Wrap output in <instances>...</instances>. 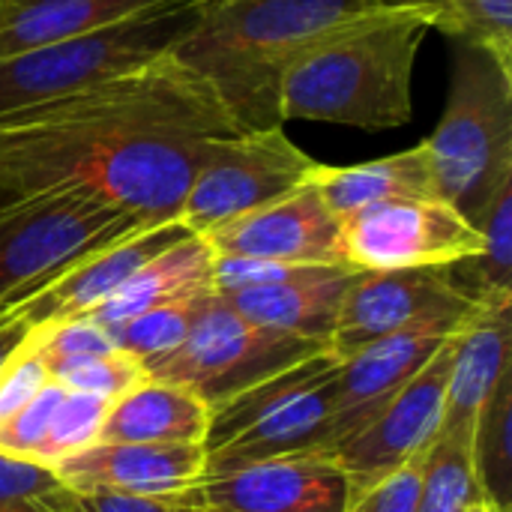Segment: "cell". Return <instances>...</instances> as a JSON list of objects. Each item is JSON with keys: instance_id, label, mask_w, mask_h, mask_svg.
I'll list each match as a JSON object with an SVG mask.
<instances>
[{"instance_id": "e0dca14e", "label": "cell", "mask_w": 512, "mask_h": 512, "mask_svg": "<svg viewBox=\"0 0 512 512\" xmlns=\"http://www.w3.org/2000/svg\"><path fill=\"white\" fill-rule=\"evenodd\" d=\"M183 237H189V231L177 219L147 225L135 234H126V237L84 255L81 261H75L42 294L30 297L18 309L33 324V330L54 327L69 318H81V315L93 312L99 303H105L150 258L171 249Z\"/></svg>"}, {"instance_id": "d4e9b609", "label": "cell", "mask_w": 512, "mask_h": 512, "mask_svg": "<svg viewBox=\"0 0 512 512\" xmlns=\"http://www.w3.org/2000/svg\"><path fill=\"white\" fill-rule=\"evenodd\" d=\"M474 507H492L474 468V447L438 432L420 456V512H465Z\"/></svg>"}, {"instance_id": "277c9868", "label": "cell", "mask_w": 512, "mask_h": 512, "mask_svg": "<svg viewBox=\"0 0 512 512\" xmlns=\"http://www.w3.org/2000/svg\"><path fill=\"white\" fill-rule=\"evenodd\" d=\"M423 144L438 198L477 225L512 180V66L486 48L456 42L447 108Z\"/></svg>"}, {"instance_id": "484cf974", "label": "cell", "mask_w": 512, "mask_h": 512, "mask_svg": "<svg viewBox=\"0 0 512 512\" xmlns=\"http://www.w3.org/2000/svg\"><path fill=\"white\" fill-rule=\"evenodd\" d=\"M474 468L489 504L512 510V372L498 384L474 429Z\"/></svg>"}, {"instance_id": "52a82bcc", "label": "cell", "mask_w": 512, "mask_h": 512, "mask_svg": "<svg viewBox=\"0 0 512 512\" xmlns=\"http://www.w3.org/2000/svg\"><path fill=\"white\" fill-rule=\"evenodd\" d=\"M147 225L159 222H144L81 189L0 201V315L42 294L84 255Z\"/></svg>"}, {"instance_id": "2e32d148", "label": "cell", "mask_w": 512, "mask_h": 512, "mask_svg": "<svg viewBox=\"0 0 512 512\" xmlns=\"http://www.w3.org/2000/svg\"><path fill=\"white\" fill-rule=\"evenodd\" d=\"M462 327L429 324L384 336L336 366V423L333 447L360 432L405 384H411L426 363L459 333Z\"/></svg>"}, {"instance_id": "d6a6232c", "label": "cell", "mask_w": 512, "mask_h": 512, "mask_svg": "<svg viewBox=\"0 0 512 512\" xmlns=\"http://www.w3.org/2000/svg\"><path fill=\"white\" fill-rule=\"evenodd\" d=\"M60 489L51 468L0 453V512H42Z\"/></svg>"}, {"instance_id": "5b68a950", "label": "cell", "mask_w": 512, "mask_h": 512, "mask_svg": "<svg viewBox=\"0 0 512 512\" xmlns=\"http://www.w3.org/2000/svg\"><path fill=\"white\" fill-rule=\"evenodd\" d=\"M336 366L339 360L321 351L210 408L204 474L285 456H327L336 423Z\"/></svg>"}, {"instance_id": "44dd1931", "label": "cell", "mask_w": 512, "mask_h": 512, "mask_svg": "<svg viewBox=\"0 0 512 512\" xmlns=\"http://www.w3.org/2000/svg\"><path fill=\"white\" fill-rule=\"evenodd\" d=\"M204 294H213V249L204 237L189 234L171 249L150 258L129 282H123L105 303H99L84 318L111 330L156 306Z\"/></svg>"}, {"instance_id": "5bb4252c", "label": "cell", "mask_w": 512, "mask_h": 512, "mask_svg": "<svg viewBox=\"0 0 512 512\" xmlns=\"http://www.w3.org/2000/svg\"><path fill=\"white\" fill-rule=\"evenodd\" d=\"M213 255L282 264H345L339 219L312 183L201 234ZM348 267V264H345Z\"/></svg>"}, {"instance_id": "1f68e13d", "label": "cell", "mask_w": 512, "mask_h": 512, "mask_svg": "<svg viewBox=\"0 0 512 512\" xmlns=\"http://www.w3.org/2000/svg\"><path fill=\"white\" fill-rule=\"evenodd\" d=\"M63 387L48 381L18 414H12L3 426H0V453L3 456H15V459H30L39 462L51 417L63 399Z\"/></svg>"}, {"instance_id": "f1b7e54d", "label": "cell", "mask_w": 512, "mask_h": 512, "mask_svg": "<svg viewBox=\"0 0 512 512\" xmlns=\"http://www.w3.org/2000/svg\"><path fill=\"white\" fill-rule=\"evenodd\" d=\"M48 378L69 393H90V396H102L114 402L117 396L132 390L138 381H144L147 372L135 357L123 351H111L99 357H78V360L48 366Z\"/></svg>"}, {"instance_id": "ffe728a7", "label": "cell", "mask_w": 512, "mask_h": 512, "mask_svg": "<svg viewBox=\"0 0 512 512\" xmlns=\"http://www.w3.org/2000/svg\"><path fill=\"white\" fill-rule=\"evenodd\" d=\"M210 405L192 390L144 378L108 405L96 444H204Z\"/></svg>"}, {"instance_id": "4dcf8cb0", "label": "cell", "mask_w": 512, "mask_h": 512, "mask_svg": "<svg viewBox=\"0 0 512 512\" xmlns=\"http://www.w3.org/2000/svg\"><path fill=\"white\" fill-rule=\"evenodd\" d=\"M33 348L39 351V357L45 360V366H57L66 360H78V357H99V354H111L120 351L111 330L90 321V318H69L60 321L54 327H42L33 330L30 336Z\"/></svg>"}, {"instance_id": "d590c367", "label": "cell", "mask_w": 512, "mask_h": 512, "mask_svg": "<svg viewBox=\"0 0 512 512\" xmlns=\"http://www.w3.org/2000/svg\"><path fill=\"white\" fill-rule=\"evenodd\" d=\"M66 507L72 512H189V501L183 495L117 498V495H75L66 489Z\"/></svg>"}, {"instance_id": "9c48e42d", "label": "cell", "mask_w": 512, "mask_h": 512, "mask_svg": "<svg viewBox=\"0 0 512 512\" xmlns=\"http://www.w3.org/2000/svg\"><path fill=\"white\" fill-rule=\"evenodd\" d=\"M315 165L318 162L306 156L282 126L222 138L195 174L174 219L189 234L201 237L309 183Z\"/></svg>"}, {"instance_id": "9a60e30c", "label": "cell", "mask_w": 512, "mask_h": 512, "mask_svg": "<svg viewBox=\"0 0 512 512\" xmlns=\"http://www.w3.org/2000/svg\"><path fill=\"white\" fill-rule=\"evenodd\" d=\"M51 471L75 495L174 498L204 477V444H90Z\"/></svg>"}, {"instance_id": "3957f363", "label": "cell", "mask_w": 512, "mask_h": 512, "mask_svg": "<svg viewBox=\"0 0 512 512\" xmlns=\"http://www.w3.org/2000/svg\"><path fill=\"white\" fill-rule=\"evenodd\" d=\"M384 3L393 0H201L198 21L171 54L216 87L240 132L273 129L282 126V69Z\"/></svg>"}, {"instance_id": "ba28073f", "label": "cell", "mask_w": 512, "mask_h": 512, "mask_svg": "<svg viewBox=\"0 0 512 512\" xmlns=\"http://www.w3.org/2000/svg\"><path fill=\"white\" fill-rule=\"evenodd\" d=\"M321 351H327L324 342L258 327L213 294L189 336L171 354L147 363L144 372L186 387L216 408Z\"/></svg>"}, {"instance_id": "cb8c5ba5", "label": "cell", "mask_w": 512, "mask_h": 512, "mask_svg": "<svg viewBox=\"0 0 512 512\" xmlns=\"http://www.w3.org/2000/svg\"><path fill=\"white\" fill-rule=\"evenodd\" d=\"M483 249L474 258L450 264L453 285L480 309L498 312L512 306V180L504 183L477 219Z\"/></svg>"}, {"instance_id": "f546056e", "label": "cell", "mask_w": 512, "mask_h": 512, "mask_svg": "<svg viewBox=\"0 0 512 512\" xmlns=\"http://www.w3.org/2000/svg\"><path fill=\"white\" fill-rule=\"evenodd\" d=\"M108 399L102 396H90V393H63L54 417H51V426H48V435H45V444H42V453H39V465L51 468L57 465L60 459L96 444L99 438V426L108 414Z\"/></svg>"}, {"instance_id": "e575fe53", "label": "cell", "mask_w": 512, "mask_h": 512, "mask_svg": "<svg viewBox=\"0 0 512 512\" xmlns=\"http://www.w3.org/2000/svg\"><path fill=\"white\" fill-rule=\"evenodd\" d=\"M345 512H420V459L354 492Z\"/></svg>"}, {"instance_id": "74e56055", "label": "cell", "mask_w": 512, "mask_h": 512, "mask_svg": "<svg viewBox=\"0 0 512 512\" xmlns=\"http://www.w3.org/2000/svg\"><path fill=\"white\" fill-rule=\"evenodd\" d=\"M42 512H72L69 507H66V489L54 492V495L48 498V504H45V510Z\"/></svg>"}, {"instance_id": "8d00e7d4", "label": "cell", "mask_w": 512, "mask_h": 512, "mask_svg": "<svg viewBox=\"0 0 512 512\" xmlns=\"http://www.w3.org/2000/svg\"><path fill=\"white\" fill-rule=\"evenodd\" d=\"M30 336H33V324L21 315L18 306L0 315V369Z\"/></svg>"}, {"instance_id": "30bf717a", "label": "cell", "mask_w": 512, "mask_h": 512, "mask_svg": "<svg viewBox=\"0 0 512 512\" xmlns=\"http://www.w3.org/2000/svg\"><path fill=\"white\" fill-rule=\"evenodd\" d=\"M342 261L351 270L450 267L483 249L480 228L444 198H396L339 219Z\"/></svg>"}, {"instance_id": "8992f818", "label": "cell", "mask_w": 512, "mask_h": 512, "mask_svg": "<svg viewBox=\"0 0 512 512\" xmlns=\"http://www.w3.org/2000/svg\"><path fill=\"white\" fill-rule=\"evenodd\" d=\"M198 12L201 0H168L123 21L0 57V111L84 90L171 54Z\"/></svg>"}, {"instance_id": "6da1fadb", "label": "cell", "mask_w": 512, "mask_h": 512, "mask_svg": "<svg viewBox=\"0 0 512 512\" xmlns=\"http://www.w3.org/2000/svg\"><path fill=\"white\" fill-rule=\"evenodd\" d=\"M150 135H243L216 87L174 54L93 87L0 111V201L54 189L75 165Z\"/></svg>"}, {"instance_id": "7c38bea8", "label": "cell", "mask_w": 512, "mask_h": 512, "mask_svg": "<svg viewBox=\"0 0 512 512\" xmlns=\"http://www.w3.org/2000/svg\"><path fill=\"white\" fill-rule=\"evenodd\" d=\"M453 339L360 432L327 453V459L336 462L348 477L351 495L393 474L396 468L417 462L438 438L447 402Z\"/></svg>"}, {"instance_id": "4fadbf2b", "label": "cell", "mask_w": 512, "mask_h": 512, "mask_svg": "<svg viewBox=\"0 0 512 512\" xmlns=\"http://www.w3.org/2000/svg\"><path fill=\"white\" fill-rule=\"evenodd\" d=\"M186 498L213 512H345L351 483L327 456H285L204 474Z\"/></svg>"}, {"instance_id": "836d02e7", "label": "cell", "mask_w": 512, "mask_h": 512, "mask_svg": "<svg viewBox=\"0 0 512 512\" xmlns=\"http://www.w3.org/2000/svg\"><path fill=\"white\" fill-rule=\"evenodd\" d=\"M48 381V366L27 339L0 369V426L12 414H18Z\"/></svg>"}, {"instance_id": "7a4b0ae2", "label": "cell", "mask_w": 512, "mask_h": 512, "mask_svg": "<svg viewBox=\"0 0 512 512\" xmlns=\"http://www.w3.org/2000/svg\"><path fill=\"white\" fill-rule=\"evenodd\" d=\"M432 15L408 0L384 3L297 54L279 75V120L396 129L414 111V66Z\"/></svg>"}, {"instance_id": "60d3db41", "label": "cell", "mask_w": 512, "mask_h": 512, "mask_svg": "<svg viewBox=\"0 0 512 512\" xmlns=\"http://www.w3.org/2000/svg\"><path fill=\"white\" fill-rule=\"evenodd\" d=\"M492 512H498V510H492Z\"/></svg>"}, {"instance_id": "7402d4cb", "label": "cell", "mask_w": 512, "mask_h": 512, "mask_svg": "<svg viewBox=\"0 0 512 512\" xmlns=\"http://www.w3.org/2000/svg\"><path fill=\"white\" fill-rule=\"evenodd\" d=\"M309 183L330 207L336 219H345L363 207L396 198H432L435 180L426 144H414L393 156H381L360 165H315Z\"/></svg>"}, {"instance_id": "603a6c76", "label": "cell", "mask_w": 512, "mask_h": 512, "mask_svg": "<svg viewBox=\"0 0 512 512\" xmlns=\"http://www.w3.org/2000/svg\"><path fill=\"white\" fill-rule=\"evenodd\" d=\"M168 0H0V57L69 39Z\"/></svg>"}, {"instance_id": "f35d334b", "label": "cell", "mask_w": 512, "mask_h": 512, "mask_svg": "<svg viewBox=\"0 0 512 512\" xmlns=\"http://www.w3.org/2000/svg\"><path fill=\"white\" fill-rule=\"evenodd\" d=\"M183 498H186V492H183ZM189 501V498H186ZM189 512H213V510H204V507H195L192 501H189Z\"/></svg>"}, {"instance_id": "d6986e66", "label": "cell", "mask_w": 512, "mask_h": 512, "mask_svg": "<svg viewBox=\"0 0 512 512\" xmlns=\"http://www.w3.org/2000/svg\"><path fill=\"white\" fill-rule=\"evenodd\" d=\"M510 375V309L483 312L453 339V360L447 378V402L441 435L468 441L474 447V429L480 411Z\"/></svg>"}, {"instance_id": "8fae6325", "label": "cell", "mask_w": 512, "mask_h": 512, "mask_svg": "<svg viewBox=\"0 0 512 512\" xmlns=\"http://www.w3.org/2000/svg\"><path fill=\"white\" fill-rule=\"evenodd\" d=\"M483 312L453 285L447 267L357 270L342 297L327 351L345 360L384 336L429 324L468 327Z\"/></svg>"}, {"instance_id": "4316f807", "label": "cell", "mask_w": 512, "mask_h": 512, "mask_svg": "<svg viewBox=\"0 0 512 512\" xmlns=\"http://www.w3.org/2000/svg\"><path fill=\"white\" fill-rule=\"evenodd\" d=\"M432 15V30L492 51L512 66V0H408Z\"/></svg>"}, {"instance_id": "83f0119b", "label": "cell", "mask_w": 512, "mask_h": 512, "mask_svg": "<svg viewBox=\"0 0 512 512\" xmlns=\"http://www.w3.org/2000/svg\"><path fill=\"white\" fill-rule=\"evenodd\" d=\"M210 297L213 294L156 306L150 312L135 315L132 321H126L120 327H111V336H114V342H117V348L123 354H129L141 366H147V363L171 354L189 336V330L195 327V321L204 312Z\"/></svg>"}, {"instance_id": "ab89813d", "label": "cell", "mask_w": 512, "mask_h": 512, "mask_svg": "<svg viewBox=\"0 0 512 512\" xmlns=\"http://www.w3.org/2000/svg\"><path fill=\"white\" fill-rule=\"evenodd\" d=\"M495 507H474V510H465V512H492Z\"/></svg>"}, {"instance_id": "ac0fdd59", "label": "cell", "mask_w": 512, "mask_h": 512, "mask_svg": "<svg viewBox=\"0 0 512 512\" xmlns=\"http://www.w3.org/2000/svg\"><path fill=\"white\" fill-rule=\"evenodd\" d=\"M354 273L357 270L345 264H321L288 282L240 288L216 297L258 327L327 345Z\"/></svg>"}]
</instances>
